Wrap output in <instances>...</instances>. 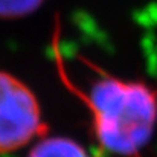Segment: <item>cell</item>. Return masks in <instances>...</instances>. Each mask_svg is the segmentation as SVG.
<instances>
[{
	"instance_id": "1",
	"label": "cell",
	"mask_w": 157,
	"mask_h": 157,
	"mask_svg": "<svg viewBox=\"0 0 157 157\" xmlns=\"http://www.w3.org/2000/svg\"><path fill=\"white\" fill-rule=\"evenodd\" d=\"M84 99L93 134L107 153L133 157L150 144L157 127V89L102 73Z\"/></svg>"
},
{
	"instance_id": "2",
	"label": "cell",
	"mask_w": 157,
	"mask_h": 157,
	"mask_svg": "<svg viewBox=\"0 0 157 157\" xmlns=\"http://www.w3.org/2000/svg\"><path fill=\"white\" fill-rule=\"evenodd\" d=\"M44 133L35 93L15 75L0 70V154L18 151Z\"/></svg>"
},
{
	"instance_id": "3",
	"label": "cell",
	"mask_w": 157,
	"mask_h": 157,
	"mask_svg": "<svg viewBox=\"0 0 157 157\" xmlns=\"http://www.w3.org/2000/svg\"><path fill=\"white\" fill-rule=\"evenodd\" d=\"M28 157H90L86 148L64 136H41L29 150Z\"/></svg>"
},
{
	"instance_id": "4",
	"label": "cell",
	"mask_w": 157,
	"mask_h": 157,
	"mask_svg": "<svg viewBox=\"0 0 157 157\" xmlns=\"http://www.w3.org/2000/svg\"><path fill=\"white\" fill-rule=\"evenodd\" d=\"M46 0H0V20H18L34 14Z\"/></svg>"
}]
</instances>
